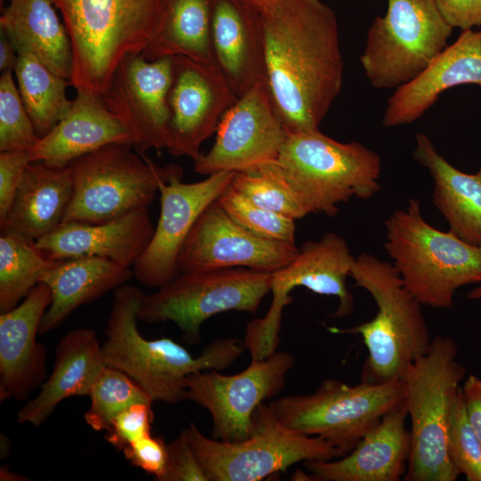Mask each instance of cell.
<instances>
[{"label": "cell", "instance_id": "ab89813d", "mask_svg": "<svg viewBox=\"0 0 481 481\" xmlns=\"http://www.w3.org/2000/svg\"><path fill=\"white\" fill-rule=\"evenodd\" d=\"M165 473L159 481H208L191 445L185 428L167 444Z\"/></svg>", "mask_w": 481, "mask_h": 481}, {"label": "cell", "instance_id": "60d3db41", "mask_svg": "<svg viewBox=\"0 0 481 481\" xmlns=\"http://www.w3.org/2000/svg\"><path fill=\"white\" fill-rule=\"evenodd\" d=\"M30 162L29 151H0V226L9 215L18 187Z\"/></svg>", "mask_w": 481, "mask_h": 481}, {"label": "cell", "instance_id": "44dd1931", "mask_svg": "<svg viewBox=\"0 0 481 481\" xmlns=\"http://www.w3.org/2000/svg\"><path fill=\"white\" fill-rule=\"evenodd\" d=\"M464 84L481 86V30H462L415 78L397 87L387 100L383 126L416 121L442 93Z\"/></svg>", "mask_w": 481, "mask_h": 481}, {"label": "cell", "instance_id": "277c9868", "mask_svg": "<svg viewBox=\"0 0 481 481\" xmlns=\"http://www.w3.org/2000/svg\"><path fill=\"white\" fill-rule=\"evenodd\" d=\"M350 276L377 305L375 317L333 333L361 335L368 350L362 380L384 383L401 377L407 366L425 355L431 343L421 304L404 285L393 264L369 253L355 257Z\"/></svg>", "mask_w": 481, "mask_h": 481}, {"label": "cell", "instance_id": "ba28073f", "mask_svg": "<svg viewBox=\"0 0 481 481\" xmlns=\"http://www.w3.org/2000/svg\"><path fill=\"white\" fill-rule=\"evenodd\" d=\"M73 194L63 223L101 224L148 208L159 184L182 170L159 167L130 143H111L69 164Z\"/></svg>", "mask_w": 481, "mask_h": 481}, {"label": "cell", "instance_id": "7c38bea8", "mask_svg": "<svg viewBox=\"0 0 481 481\" xmlns=\"http://www.w3.org/2000/svg\"><path fill=\"white\" fill-rule=\"evenodd\" d=\"M451 27L435 0H387L384 16L369 28L360 61L377 89L415 78L447 46Z\"/></svg>", "mask_w": 481, "mask_h": 481}, {"label": "cell", "instance_id": "f6af8a7d", "mask_svg": "<svg viewBox=\"0 0 481 481\" xmlns=\"http://www.w3.org/2000/svg\"><path fill=\"white\" fill-rule=\"evenodd\" d=\"M18 52L11 39L1 30L0 33V69L12 70L18 61Z\"/></svg>", "mask_w": 481, "mask_h": 481}, {"label": "cell", "instance_id": "9c48e42d", "mask_svg": "<svg viewBox=\"0 0 481 481\" xmlns=\"http://www.w3.org/2000/svg\"><path fill=\"white\" fill-rule=\"evenodd\" d=\"M191 445L208 481H259L306 461H330L344 452L321 436L298 433L282 424L270 405L260 404L249 436L238 442L208 437L191 422Z\"/></svg>", "mask_w": 481, "mask_h": 481}, {"label": "cell", "instance_id": "b9f144b4", "mask_svg": "<svg viewBox=\"0 0 481 481\" xmlns=\"http://www.w3.org/2000/svg\"><path fill=\"white\" fill-rule=\"evenodd\" d=\"M122 452L131 465L152 475L154 480L159 481L164 475L167 449L161 436L148 434L129 444Z\"/></svg>", "mask_w": 481, "mask_h": 481}, {"label": "cell", "instance_id": "d6a6232c", "mask_svg": "<svg viewBox=\"0 0 481 481\" xmlns=\"http://www.w3.org/2000/svg\"><path fill=\"white\" fill-rule=\"evenodd\" d=\"M55 262L46 257L35 241L1 232L0 314L19 305Z\"/></svg>", "mask_w": 481, "mask_h": 481}, {"label": "cell", "instance_id": "d590c367", "mask_svg": "<svg viewBox=\"0 0 481 481\" xmlns=\"http://www.w3.org/2000/svg\"><path fill=\"white\" fill-rule=\"evenodd\" d=\"M216 202L233 221L256 236L296 244V220L256 205L231 185Z\"/></svg>", "mask_w": 481, "mask_h": 481}, {"label": "cell", "instance_id": "d6986e66", "mask_svg": "<svg viewBox=\"0 0 481 481\" xmlns=\"http://www.w3.org/2000/svg\"><path fill=\"white\" fill-rule=\"evenodd\" d=\"M52 302L48 285L38 282L12 309L0 314V402L26 400L45 380L46 349L37 340Z\"/></svg>", "mask_w": 481, "mask_h": 481}, {"label": "cell", "instance_id": "4fadbf2b", "mask_svg": "<svg viewBox=\"0 0 481 481\" xmlns=\"http://www.w3.org/2000/svg\"><path fill=\"white\" fill-rule=\"evenodd\" d=\"M295 364L293 355L276 351L262 360H251L238 374L200 371L186 379L187 400L206 409L212 419V437L225 442L248 438L253 415L265 400L283 390L286 376Z\"/></svg>", "mask_w": 481, "mask_h": 481}, {"label": "cell", "instance_id": "e575fe53", "mask_svg": "<svg viewBox=\"0 0 481 481\" xmlns=\"http://www.w3.org/2000/svg\"><path fill=\"white\" fill-rule=\"evenodd\" d=\"M231 186L256 205L294 220L308 215L273 163L251 171L237 172Z\"/></svg>", "mask_w": 481, "mask_h": 481}, {"label": "cell", "instance_id": "c3c4849f", "mask_svg": "<svg viewBox=\"0 0 481 481\" xmlns=\"http://www.w3.org/2000/svg\"><path fill=\"white\" fill-rule=\"evenodd\" d=\"M6 444H10V439L6 437L5 436L1 435V456L5 457L7 455V452H9L10 446Z\"/></svg>", "mask_w": 481, "mask_h": 481}, {"label": "cell", "instance_id": "9a60e30c", "mask_svg": "<svg viewBox=\"0 0 481 481\" xmlns=\"http://www.w3.org/2000/svg\"><path fill=\"white\" fill-rule=\"evenodd\" d=\"M236 172L223 171L195 183L182 181L183 169L159 184L160 213L152 238L133 266L134 276L149 288H161L180 274L183 243L199 216L231 185Z\"/></svg>", "mask_w": 481, "mask_h": 481}, {"label": "cell", "instance_id": "1f68e13d", "mask_svg": "<svg viewBox=\"0 0 481 481\" xmlns=\"http://www.w3.org/2000/svg\"><path fill=\"white\" fill-rule=\"evenodd\" d=\"M13 69L24 107L39 138L67 114L72 101L66 95L69 81L54 74L35 56L18 53Z\"/></svg>", "mask_w": 481, "mask_h": 481}, {"label": "cell", "instance_id": "f1b7e54d", "mask_svg": "<svg viewBox=\"0 0 481 481\" xmlns=\"http://www.w3.org/2000/svg\"><path fill=\"white\" fill-rule=\"evenodd\" d=\"M413 159L433 179V203L462 240L481 247V177L450 164L429 137L418 133Z\"/></svg>", "mask_w": 481, "mask_h": 481}, {"label": "cell", "instance_id": "bcb514c9", "mask_svg": "<svg viewBox=\"0 0 481 481\" xmlns=\"http://www.w3.org/2000/svg\"><path fill=\"white\" fill-rule=\"evenodd\" d=\"M253 8H255L261 15L269 13L277 9L285 0H242Z\"/></svg>", "mask_w": 481, "mask_h": 481}, {"label": "cell", "instance_id": "5b68a950", "mask_svg": "<svg viewBox=\"0 0 481 481\" xmlns=\"http://www.w3.org/2000/svg\"><path fill=\"white\" fill-rule=\"evenodd\" d=\"M458 355L451 337L436 336L401 376L411 421L406 481H455L460 476L447 452L451 416L466 374Z\"/></svg>", "mask_w": 481, "mask_h": 481}, {"label": "cell", "instance_id": "4dcf8cb0", "mask_svg": "<svg viewBox=\"0 0 481 481\" xmlns=\"http://www.w3.org/2000/svg\"><path fill=\"white\" fill-rule=\"evenodd\" d=\"M213 0H167L160 29L141 53L147 61L182 55L216 64L211 43Z\"/></svg>", "mask_w": 481, "mask_h": 481}, {"label": "cell", "instance_id": "4316f807", "mask_svg": "<svg viewBox=\"0 0 481 481\" xmlns=\"http://www.w3.org/2000/svg\"><path fill=\"white\" fill-rule=\"evenodd\" d=\"M73 194L69 166L58 167L30 162L16 192L1 232L18 234L32 241L50 234L62 223Z\"/></svg>", "mask_w": 481, "mask_h": 481}, {"label": "cell", "instance_id": "484cf974", "mask_svg": "<svg viewBox=\"0 0 481 481\" xmlns=\"http://www.w3.org/2000/svg\"><path fill=\"white\" fill-rule=\"evenodd\" d=\"M354 260L347 242L335 232L306 241L287 266L273 273V298L292 301L290 291L305 287L316 294L338 298V306L332 315L347 316L353 311L354 298L346 280Z\"/></svg>", "mask_w": 481, "mask_h": 481}, {"label": "cell", "instance_id": "e0dca14e", "mask_svg": "<svg viewBox=\"0 0 481 481\" xmlns=\"http://www.w3.org/2000/svg\"><path fill=\"white\" fill-rule=\"evenodd\" d=\"M294 243L260 238L235 221L216 201L197 218L181 251L180 273L244 267L276 272L297 256Z\"/></svg>", "mask_w": 481, "mask_h": 481}, {"label": "cell", "instance_id": "836d02e7", "mask_svg": "<svg viewBox=\"0 0 481 481\" xmlns=\"http://www.w3.org/2000/svg\"><path fill=\"white\" fill-rule=\"evenodd\" d=\"M88 396L90 405L85 420L94 431H105L113 417L131 404L154 402L130 376L108 365L97 377Z\"/></svg>", "mask_w": 481, "mask_h": 481}, {"label": "cell", "instance_id": "7dc6e473", "mask_svg": "<svg viewBox=\"0 0 481 481\" xmlns=\"http://www.w3.org/2000/svg\"><path fill=\"white\" fill-rule=\"evenodd\" d=\"M0 480L1 481H24L29 480L26 477L18 473L11 471L7 466H2L0 468Z\"/></svg>", "mask_w": 481, "mask_h": 481}, {"label": "cell", "instance_id": "74e56055", "mask_svg": "<svg viewBox=\"0 0 481 481\" xmlns=\"http://www.w3.org/2000/svg\"><path fill=\"white\" fill-rule=\"evenodd\" d=\"M447 452L459 475L468 481H481V443L467 417L461 387L451 416Z\"/></svg>", "mask_w": 481, "mask_h": 481}, {"label": "cell", "instance_id": "ffe728a7", "mask_svg": "<svg viewBox=\"0 0 481 481\" xmlns=\"http://www.w3.org/2000/svg\"><path fill=\"white\" fill-rule=\"evenodd\" d=\"M404 402L387 413L348 453L335 461L303 462L313 481H398L404 476L411 434Z\"/></svg>", "mask_w": 481, "mask_h": 481}, {"label": "cell", "instance_id": "7402d4cb", "mask_svg": "<svg viewBox=\"0 0 481 481\" xmlns=\"http://www.w3.org/2000/svg\"><path fill=\"white\" fill-rule=\"evenodd\" d=\"M154 228L148 208H142L101 224L62 223L36 245L53 260L94 256L131 267L148 247Z\"/></svg>", "mask_w": 481, "mask_h": 481}, {"label": "cell", "instance_id": "83f0119b", "mask_svg": "<svg viewBox=\"0 0 481 481\" xmlns=\"http://www.w3.org/2000/svg\"><path fill=\"white\" fill-rule=\"evenodd\" d=\"M133 276L131 267L105 257L85 256L56 260L39 281L52 292L39 335L56 330L77 308L117 289Z\"/></svg>", "mask_w": 481, "mask_h": 481}, {"label": "cell", "instance_id": "ee69618b", "mask_svg": "<svg viewBox=\"0 0 481 481\" xmlns=\"http://www.w3.org/2000/svg\"><path fill=\"white\" fill-rule=\"evenodd\" d=\"M469 421L481 443V379L469 375L461 387Z\"/></svg>", "mask_w": 481, "mask_h": 481}, {"label": "cell", "instance_id": "cb8c5ba5", "mask_svg": "<svg viewBox=\"0 0 481 481\" xmlns=\"http://www.w3.org/2000/svg\"><path fill=\"white\" fill-rule=\"evenodd\" d=\"M111 143L134 144L126 123L104 104L101 96L77 92L67 114L28 151L31 162L64 167Z\"/></svg>", "mask_w": 481, "mask_h": 481}, {"label": "cell", "instance_id": "8992f818", "mask_svg": "<svg viewBox=\"0 0 481 481\" xmlns=\"http://www.w3.org/2000/svg\"><path fill=\"white\" fill-rule=\"evenodd\" d=\"M385 225V249L422 306L450 308L459 288L481 283V247L429 224L418 200L395 210Z\"/></svg>", "mask_w": 481, "mask_h": 481}, {"label": "cell", "instance_id": "f546056e", "mask_svg": "<svg viewBox=\"0 0 481 481\" xmlns=\"http://www.w3.org/2000/svg\"><path fill=\"white\" fill-rule=\"evenodd\" d=\"M50 0H9L0 30L18 53L35 56L54 74L70 80L73 54L69 36Z\"/></svg>", "mask_w": 481, "mask_h": 481}, {"label": "cell", "instance_id": "f907efd6", "mask_svg": "<svg viewBox=\"0 0 481 481\" xmlns=\"http://www.w3.org/2000/svg\"><path fill=\"white\" fill-rule=\"evenodd\" d=\"M477 174L481 177V168L478 170Z\"/></svg>", "mask_w": 481, "mask_h": 481}, {"label": "cell", "instance_id": "52a82bcc", "mask_svg": "<svg viewBox=\"0 0 481 481\" xmlns=\"http://www.w3.org/2000/svg\"><path fill=\"white\" fill-rule=\"evenodd\" d=\"M273 165L307 214L333 216L339 204L369 200L380 190L378 153L320 129L288 134Z\"/></svg>", "mask_w": 481, "mask_h": 481}, {"label": "cell", "instance_id": "8fae6325", "mask_svg": "<svg viewBox=\"0 0 481 481\" xmlns=\"http://www.w3.org/2000/svg\"><path fill=\"white\" fill-rule=\"evenodd\" d=\"M273 273L244 267L180 273L146 295L138 320L174 322L186 342H200V327L211 316L227 311L256 314L271 291Z\"/></svg>", "mask_w": 481, "mask_h": 481}, {"label": "cell", "instance_id": "2e32d148", "mask_svg": "<svg viewBox=\"0 0 481 481\" xmlns=\"http://www.w3.org/2000/svg\"><path fill=\"white\" fill-rule=\"evenodd\" d=\"M172 62L166 149L175 157L194 161L238 97L216 64L182 55L173 56Z\"/></svg>", "mask_w": 481, "mask_h": 481}, {"label": "cell", "instance_id": "7a4b0ae2", "mask_svg": "<svg viewBox=\"0 0 481 481\" xmlns=\"http://www.w3.org/2000/svg\"><path fill=\"white\" fill-rule=\"evenodd\" d=\"M145 296L126 283L115 289L102 353L106 365L130 376L154 401L175 404L187 400L191 373L223 371L242 355L244 342L234 338L208 343L196 357L171 338H144L137 314Z\"/></svg>", "mask_w": 481, "mask_h": 481}, {"label": "cell", "instance_id": "8d00e7d4", "mask_svg": "<svg viewBox=\"0 0 481 481\" xmlns=\"http://www.w3.org/2000/svg\"><path fill=\"white\" fill-rule=\"evenodd\" d=\"M30 118L16 86L12 70L0 77V151H28L37 141Z\"/></svg>", "mask_w": 481, "mask_h": 481}, {"label": "cell", "instance_id": "f35d334b", "mask_svg": "<svg viewBox=\"0 0 481 481\" xmlns=\"http://www.w3.org/2000/svg\"><path fill=\"white\" fill-rule=\"evenodd\" d=\"M153 420L152 404L135 403L113 417L104 438L114 448L122 451L132 442L151 434Z\"/></svg>", "mask_w": 481, "mask_h": 481}, {"label": "cell", "instance_id": "681fc988", "mask_svg": "<svg viewBox=\"0 0 481 481\" xmlns=\"http://www.w3.org/2000/svg\"><path fill=\"white\" fill-rule=\"evenodd\" d=\"M468 298L469 299H481V283L468 294Z\"/></svg>", "mask_w": 481, "mask_h": 481}, {"label": "cell", "instance_id": "7bdbcfd3", "mask_svg": "<svg viewBox=\"0 0 481 481\" xmlns=\"http://www.w3.org/2000/svg\"><path fill=\"white\" fill-rule=\"evenodd\" d=\"M445 21L461 30L481 25V0H435Z\"/></svg>", "mask_w": 481, "mask_h": 481}, {"label": "cell", "instance_id": "3957f363", "mask_svg": "<svg viewBox=\"0 0 481 481\" xmlns=\"http://www.w3.org/2000/svg\"><path fill=\"white\" fill-rule=\"evenodd\" d=\"M61 14L73 54L69 84L103 96L129 54L142 53L159 33L167 0H50Z\"/></svg>", "mask_w": 481, "mask_h": 481}, {"label": "cell", "instance_id": "30bf717a", "mask_svg": "<svg viewBox=\"0 0 481 481\" xmlns=\"http://www.w3.org/2000/svg\"><path fill=\"white\" fill-rule=\"evenodd\" d=\"M404 400L401 377L356 385L327 379L312 394L282 396L269 405L289 428L321 436L346 454Z\"/></svg>", "mask_w": 481, "mask_h": 481}, {"label": "cell", "instance_id": "603a6c76", "mask_svg": "<svg viewBox=\"0 0 481 481\" xmlns=\"http://www.w3.org/2000/svg\"><path fill=\"white\" fill-rule=\"evenodd\" d=\"M211 43L215 62L238 98L266 85L262 20L255 8L242 0H213Z\"/></svg>", "mask_w": 481, "mask_h": 481}, {"label": "cell", "instance_id": "d4e9b609", "mask_svg": "<svg viewBox=\"0 0 481 481\" xmlns=\"http://www.w3.org/2000/svg\"><path fill=\"white\" fill-rule=\"evenodd\" d=\"M105 366L102 345L94 330H69L56 346L51 374L41 385L38 394L18 412L17 422L41 426L65 399L88 396Z\"/></svg>", "mask_w": 481, "mask_h": 481}, {"label": "cell", "instance_id": "6da1fadb", "mask_svg": "<svg viewBox=\"0 0 481 481\" xmlns=\"http://www.w3.org/2000/svg\"><path fill=\"white\" fill-rule=\"evenodd\" d=\"M261 20L266 85L286 132L318 130L344 78L334 11L322 0H285Z\"/></svg>", "mask_w": 481, "mask_h": 481}, {"label": "cell", "instance_id": "5bb4252c", "mask_svg": "<svg viewBox=\"0 0 481 481\" xmlns=\"http://www.w3.org/2000/svg\"><path fill=\"white\" fill-rule=\"evenodd\" d=\"M286 132L266 85L240 96L224 114L210 150L193 161L194 171H251L276 161Z\"/></svg>", "mask_w": 481, "mask_h": 481}, {"label": "cell", "instance_id": "ac0fdd59", "mask_svg": "<svg viewBox=\"0 0 481 481\" xmlns=\"http://www.w3.org/2000/svg\"><path fill=\"white\" fill-rule=\"evenodd\" d=\"M172 57L145 60L127 55L118 66L104 104L127 126L139 153L167 147V94L172 81Z\"/></svg>", "mask_w": 481, "mask_h": 481}]
</instances>
